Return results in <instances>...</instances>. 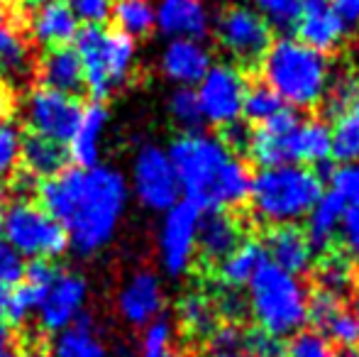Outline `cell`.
<instances>
[{"mask_svg": "<svg viewBox=\"0 0 359 357\" xmlns=\"http://www.w3.org/2000/svg\"><path fill=\"white\" fill-rule=\"evenodd\" d=\"M39 198L42 208L59 220L76 252L93 255L118 233L128 206V181L113 167H74L44 179Z\"/></svg>", "mask_w": 359, "mask_h": 357, "instance_id": "obj_1", "label": "cell"}, {"mask_svg": "<svg viewBox=\"0 0 359 357\" xmlns=\"http://www.w3.org/2000/svg\"><path fill=\"white\" fill-rule=\"evenodd\" d=\"M179 189L198 210H230L250 201L252 174L215 135L184 133L166 149Z\"/></svg>", "mask_w": 359, "mask_h": 357, "instance_id": "obj_2", "label": "cell"}, {"mask_svg": "<svg viewBox=\"0 0 359 357\" xmlns=\"http://www.w3.org/2000/svg\"><path fill=\"white\" fill-rule=\"evenodd\" d=\"M262 81L279 93L288 108H316L330 86L327 57L306 47L298 39L281 37L271 42L259 64Z\"/></svg>", "mask_w": 359, "mask_h": 357, "instance_id": "obj_3", "label": "cell"}, {"mask_svg": "<svg viewBox=\"0 0 359 357\" xmlns=\"http://www.w3.org/2000/svg\"><path fill=\"white\" fill-rule=\"evenodd\" d=\"M323 196V179L306 164H279L252 177L250 203L257 220L266 225H293L303 220Z\"/></svg>", "mask_w": 359, "mask_h": 357, "instance_id": "obj_4", "label": "cell"}, {"mask_svg": "<svg viewBox=\"0 0 359 357\" xmlns=\"http://www.w3.org/2000/svg\"><path fill=\"white\" fill-rule=\"evenodd\" d=\"M247 309L257 328L276 338H291L308 323V286L301 276L264 262L247 284Z\"/></svg>", "mask_w": 359, "mask_h": 357, "instance_id": "obj_5", "label": "cell"}, {"mask_svg": "<svg viewBox=\"0 0 359 357\" xmlns=\"http://www.w3.org/2000/svg\"><path fill=\"white\" fill-rule=\"evenodd\" d=\"M83 69V86L93 100L108 98L130 79L135 67V39L103 25L79 27L74 37Z\"/></svg>", "mask_w": 359, "mask_h": 357, "instance_id": "obj_6", "label": "cell"}, {"mask_svg": "<svg viewBox=\"0 0 359 357\" xmlns=\"http://www.w3.org/2000/svg\"><path fill=\"white\" fill-rule=\"evenodd\" d=\"M0 228H3V238L22 257H29L32 262L34 260L49 262V260L64 255L69 248V238L59 220L52 213H47L42 206L27 198L13 201L3 210Z\"/></svg>", "mask_w": 359, "mask_h": 357, "instance_id": "obj_7", "label": "cell"}, {"mask_svg": "<svg viewBox=\"0 0 359 357\" xmlns=\"http://www.w3.org/2000/svg\"><path fill=\"white\" fill-rule=\"evenodd\" d=\"M198 223L201 210L189 201H179L169 210H164L156 248H159L161 269L174 279L184 276L194 267L196 252H198Z\"/></svg>", "mask_w": 359, "mask_h": 357, "instance_id": "obj_8", "label": "cell"}, {"mask_svg": "<svg viewBox=\"0 0 359 357\" xmlns=\"http://www.w3.org/2000/svg\"><path fill=\"white\" fill-rule=\"evenodd\" d=\"M247 90V76L235 64H215L198 81V105L203 123L227 128L242 118V100Z\"/></svg>", "mask_w": 359, "mask_h": 357, "instance_id": "obj_9", "label": "cell"}, {"mask_svg": "<svg viewBox=\"0 0 359 357\" xmlns=\"http://www.w3.org/2000/svg\"><path fill=\"white\" fill-rule=\"evenodd\" d=\"M81 108L83 105L76 100V95L39 86L25 98L22 118L27 128L32 130V135L59 144H69L76 125H79Z\"/></svg>", "mask_w": 359, "mask_h": 357, "instance_id": "obj_10", "label": "cell"}, {"mask_svg": "<svg viewBox=\"0 0 359 357\" xmlns=\"http://www.w3.org/2000/svg\"><path fill=\"white\" fill-rule=\"evenodd\" d=\"M217 39L237 64L255 69L271 47V25L247 8H227L217 20Z\"/></svg>", "mask_w": 359, "mask_h": 357, "instance_id": "obj_11", "label": "cell"}, {"mask_svg": "<svg viewBox=\"0 0 359 357\" xmlns=\"http://www.w3.org/2000/svg\"><path fill=\"white\" fill-rule=\"evenodd\" d=\"M133 191L140 203L159 213L179 203V179L166 149L156 144H147L140 149L133 164Z\"/></svg>", "mask_w": 359, "mask_h": 357, "instance_id": "obj_12", "label": "cell"}, {"mask_svg": "<svg viewBox=\"0 0 359 357\" xmlns=\"http://www.w3.org/2000/svg\"><path fill=\"white\" fill-rule=\"evenodd\" d=\"M88 284L83 276L74 271H57L49 286L44 289L37 306V321L44 333L57 335L59 330L74 325L83 316Z\"/></svg>", "mask_w": 359, "mask_h": 357, "instance_id": "obj_13", "label": "cell"}, {"mask_svg": "<svg viewBox=\"0 0 359 357\" xmlns=\"http://www.w3.org/2000/svg\"><path fill=\"white\" fill-rule=\"evenodd\" d=\"M301 120L293 108H286L276 113L271 120L262 123L250 137V157L262 169L279 167V164H301L298 162V130Z\"/></svg>", "mask_w": 359, "mask_h": 357, "instance_id": "obj_14", "label": "cell"}, {"mask_svg": "<svg viewBox=\"0 0 359 357\" xmlns=\"http://www.w3.org/2000/svg\"><path fill=\"white\" fill-rule=\"evenodd\" d=\"M164 309V289L154 271H135L123 284L118 294V311L130 325L144 328L161 316Z\"/></svg>", "mask_w": 359, "mask_h": 357, "instance_id": "obj_15", "label": "cell"}, {"mask_svg": "<svg viewBox=\"0 0 359 357\" xmlns=\"http://www.w3.org/2000/svg\"><path fill=\"white\" fill-rule=\"evenodd\" d=\"M266 262L276 264L288 274H308L316 260V250L311 248L306 233L296 225H276L269 230L264 243Z\"/></svg>", "mask_w": 359, "mask_h": 357, "instance_id": "obj_16", "label": "cell"}, {"mask_svg": "<svg viewBox=\"0 0 359 357\" xmlns=\"http://www.w3.org/2000/svg\"><path fill=\"white\" fill-rule=\"evenodd\" d=\"M27 29L34 42L47 49L69 47V42H74L76 32H79V20L67 5V0H52V3L34 8V13L29 15Z\"/></svg>", "mask_w": 359, "mask_h": 357, "instance_id": "obj_17", "label": "cell"}, {"mask_svg": "<svg viewBox=\"0 0 359 357\" xmlns=\"http://www.w3.org/2000/svg\"><path fill=\"white\" fill-rule=\"evenodd\" d=\"M213 67L210 52L196 39H174L161 54V72L179 86H194Z\"/></svg>", "mask_w": 359, "mask_h": 357, "instance_id": "obj_18", "label": "cell"}, {"mask_svg": "<svg viewBox=\"0 0 359 357\" xmlns=\"http://www.w3.org/2000/svg\"><path fill=\"white\" fill-rule=\"evenodd\" d=\"M154 15L161 32L176 39L201 42L208 34V13L203 0H161Z\"/></svg>", "mask_w": 359, "mask_h": 357, "instance_id": "obj_19", "label": "cell"}, {"mask_svg": "<svg viewBox=\"0 0 359 357\" xmlns=\"http://www.w3.org/2000/svg\"><path fill=\"white\" fill-rule=\"evenodd\" d=\"M37 81L42 83V88L59 90L67 95H76L79 90H83V69H81V59L76 49H47L37 62Z\"/></svg>", "mask_w": 359, "mask_h": 357, "instance_id": "obj_20", "label": "cell"}, {"mask_svg": "<svg viewBox=\"0 0 359 357\" xmlns=\"http://www.w3.org/2000/svg\"><path fill=\"white\" fill-rule=\"evenodd\" d=\"M105 125H108V108L100 100H90L81 108V118L69 140V154L79 162V167H93L100 157Z\"/></svg>", "mask_w": 359, "mask_h": 357, "instance_id": "obj_21", "label": "cell"}, {"mask_svg": "<svg viewBox=\"0 0 359 357\" xmlns=\"http://www.w3.org/2000/svg\"><path fill=\"white\" fill-rule=\"evenodd\" d=\"M242 243V228L230 213L213 210L198 223V252L208 262L225 260Z\"/></svg>", "mask_w": 359, "mask_h": 357, "instance_id": "obj_22", "label": "cell"}, {"mask_svg": "<svg viewBox=\"0 0 359 357\" xmlns=\"http://www.w3.org/2000/svg\"><path fill=\"white\" fill-rule=\"evenodd\" d=\"M347 206L337 198L335 194H323L318 198V203L311 208V213L306 215V238L311 243V248L316 252H325L330 250V245L335 243L337 233H340L342 215H345Z\"/></svg>", "mask_w": 359, "mask_h": 357, "instance_id": "obj_23", "label": "cell"}, {"mask_svg": "<svg viewBox=\"0 0 359 357\" xmlns=\"http://www.w3.org/2000/svg\"><path fill=\"white\" fill-rule=\"evenodd\" d=\"M266 262L264 245L247 240L240 243L225 260L217 262V279H220L222 289H245L250 284V279L257 274V269Z\"/></svg>", "mask_w": 359, "mask_h": 357, "instance_id": "obj_24", "label": "cell"}, {"mask_svg": "<svg viewBox=\"0 0 359 357\" xmlns=\"http://www.w3.org/2000/svg\"><path fill=\"white\" fill-rule=\"evenodd\" d=\"M293 32H296L298 42L320 54L335 52L342 39L347 37L330 8L318 10V13H303L301 20L296 22V27H293Z\"/></svg>", "mask_w": 359, "mask_h": 357, "instance_id": "obj_25", "label": "cell"}, {"mask_svg": "<svg viewBox=\"0 0 359 357\" xmlns=\"http://www.w3.org/2000/svg\"><path fill=\"white\" fill-rule=\"evenodd\" d=\"M20 162L25 164L29 177L52 179L67 169L69 152L64 144L29 135L27 140H22V147H20Z\"/></svg>", "mask_w": 359, "mask_h": 357, "instance_id": "obj_26", "label": "cell"}, {"mask_svg": "<svg viewBox=\"0 0 359 357\" xmlns=\"http://www.w3.org/2000/svg\"><path fill=\"white\" fill-rule=\"evenodd\" d=\"M108 345L88 318H79L52 340V357H108Z\"/></svg>", "mask_w": 359, "mask_h": 357, "instance_id": "obj_27", "label": "cell"}, {"mask_svg": "<svg viewBox=\"0 0 359 357\" xmlns=\"http://www.w3.org/2000/svg\"><path fill=\"white\" fill-rule=\"evenodd\" d=\"M32 69V54L22 34L0 15V74L5 79H22Z\"/></svg>", "mask_w": 359, "mask_h": 357, "instance_id": "obj_28", "label": "cell"}, {"mask_svg": "<svg viewBox=\"0 0 359 357\" xmlns=\"http://www.w3.org/2000/svg\"><path fill=\"white\" fill-rule=\"evenodd\" d=\"M217 311L210 296L194 291L179 301V321L184 330L194 338H210L217 328Z\"/></svg>", "mask_w": 359, "mask_h": 357, "instance_id": "obj_29", "label": "cell"}, {"mask_svg": "<svg viewBox=\"0 0 359 357\" xmlns=\"http://www.w3.org/2000/svg\"><path fill=\"white\" fill-rule=\"evenodd\" d=\"M335 125L330 130L332 157L342 162L359 159V98L352 100L340 115H335Z\"/></svg>", "mask_w": 359, "mask_h": 357, "instance_id": "obj_30", "label": "cell"}, {"mask_svg": "<svg viewBox=\"0 0 359 357\" xmlns=\"http://www.w3.org/2000/svg\"><path fill=\"white\" fill-rule=\"evenodd\" d=\"M355 264L347 255L340 252H327L325 257H320L316 267V281L318 289L330 291V294L345 299L350 294V289L355 286Z\"/></svg>", "mask_w": 359, "mask_h": 357, "instance_id": "obj_31", "label": "cell"}, {"mask_svg": "<svg viewBox=\"0 0 359 357\" xmlns=\"http://www.w3.org/2000/svg\"><path fill=\"white\" fill-rule=\"evenodd\" d=\"M298 154H301V164H323L332 154V140L330 128L325 120H301V130H298Z\"/></svg>", "mask_w": 359, "mask_h": 357, "instance_id": "obj_32", "label": "cell"}, {"mask_svg": "<svg viewBox=\"0 0 359 357\" xmlns=\"http://www.w3.org/2000/svg\"><path fill=\"white\" fill-rule=\"evenodd\" d=\"M110 15H113L120 32H125L133 39L151 32V27L156 25V15L149 0H118Z\"/></svg>", "mask_w": 359, "mask_h": 357, "instance_id": "obj_33", "label": "cell"}, {"mask_svg": "<svg viewBox=\"0 0 359 357\" xmlns=\"http://www.w3.org/2000/svg\"><path fill=\"white\" fill-rule=\"evenodd\" d=\"M286 108V103L279 98L271 86H266L264 81H255V83H247L245 90V100H242V115H245L250 123H266L271 120L276 113Z\"/></svg>", "mask_w": 359, "mask_h": 357, "instance_id": "obj_34", "label": "cell"}, {"mask_svg": "<svg viewBox=\"0 0 359 357\" xmlns=\"http://www.w3.org/2000/svg\"><path fill=\"white\" fill-rule=\"evenodd\" d=\"M169 113H171V118H174V123L179 125L184 133H198L201 125H203V113H201L198 95L189 86H181L171 93Z\"/></svg>", "mask_w": 359, "mask_h": 357, "instance_id": "obj_35", "label": "cell"}, {"mask_svg": "<svg viewBox=\"0 0 359 357\" xmlns=\"http://www.w3.org/2000/svg\"><path fill=\"white\" fill-rule=\"evenodd\" d=\"M174 353V323L169 318H154L142 328L140 357H169Z\"/></svg>", "mask_w": 359, "mask_h": 357, "instance_id": "obj_36", "label": "cell"}, {"mask_svg": "<svg viewBox=\"0 0 359 357\" xmlns=\"http://www.w3.org/2000/svg\"><path fill=\"white\" fill-rule=\"evenodd\" d=\"M330 194H335L347 208H359V159L342 162L340 167L330 169Z\"/></svg>", "mask_w": 359, "mask_h": 357, "instance_id": "obj_37", "label": "cell"}, {"mask_svg": "<svg viewBox=\"0 0 359 357\" xmlns=\"http://www.w3.org/2000/svg\"><path fill=\"white\" fill-rule=\"evenodd\" d=\"M318 333H323L330 343L340 345V348H345V350H352L359 343V325H357L355 316H352V311H347V309L337 311Z\"/></svg>", "mask_w": 359, "mask_h": 357, "instance_id": "obj_38", "label": "cell"}, {"mask_svg": "<svg viewBox=\"0 0 359 357\" xmlns=\"http://www.w3.org/2000/svg\"><path fill=\"white\" fill-rule=\"evenodd\" d=\"M284 357H335L332 343L318 330H298L291 335Z\"/></svg>", "mask_w": 359, "mask_h": 357, "instance_id": "obj_39", "label": "cell"}, {"mask_svg": "<svg viewBox=\"0 0 359 357\" xmlns=\"http://www.w3.org/2000/svg\"><path fill=\"white\" fill-rule=\"evenodd\" d=\"M257 3L262 13L269 18V22L284 32L296 27L303 15V0H257Z\"/></svg>", "mask_w": 359, "mask_h": 357, "instance_id": "obj_40", "label": "cell"}, {"mask_svg": "<svg viewBox=\"0 0 359 357\" xmlns=\"http://www.w3.org/2000/svg\"><path fill=\"white\" fill-rule=\"evenodd\" d=\"M20 147H22V137H20L18 128L8 123L0 125V181L15 172L20 162Z\"/></svg>", "mask_w": 359, "mask_h": 357, "instance_id": "obj_41", "label": "cell"}, {"mask_svg": "<svg viewBox=\"0 0 359 357\" xmlns=\"http://www.w3.org/2000/svg\"><path fill=\"white\" fill-rule=\"evenodd\" d=\"M242 348L252 357H284L286 343L276 335H269L264 330L255 328L250 333H242Z\"/></svg>", "mask_w": 359, "mask_h": 357, "instance_id": "obj_42", "label": "cell"}, {"mask_svg": "<svg viewBox=\"0 0 359 357\" xmlns=\"http://www.w3.org/2000/svg\"><path fill=\"white\" fill-rule=\"evenodd\" d=\"M25 269H27L25 257L0 235V286L8 289V286L20 284L25 276Z\"/></svg>", "mask_w": 359, "mask_h": 357, "instance_id": "obj_43", "label": "cell"}, {"mask_svg": "<svg viewBox=\"0 0 359 357\" xmlns=\"http://www.w3.org/2000/svg\"><path fill=\"white\" fill-rule=\"evenodd\" d=\"M342 309H345V304H342L340 296L318 289L316 294H311V299H308V321H313L318 328H323V325Z\"/></svg>", "mask_w": 359, "mask_h": 357, "instance_id": "obj_44", "label": "cell"}, {"mask_svg": "<svg viewBox=\"0 0 359 357\" xmlns=\"http://www.w3.org/2000/svg\"><path fill=\"white\" fill-rule=\"evenodd\" d=\"M67 5L86 25H103L113 10V0H67Z\"/></svg>", "mask_w": 359, "mask_h": 357, "instance_id": "obj_45", "label": "cell"}, {"mask_svg": "<svg viewBox=\"0 0 359 357\" xmlns=\"http://www.w3.org/2000/svg\"><path fill=\"white\" fill-rule=\"evenodd\" d=\"M340 240L345 245V255L352 260V264H359V208H347L342 215Z\"/></svg>", "mask_w": 359, "mask_h": 357, "instance_id": "obj_46", "label": "cell"}, {"mask_svg": "<svg viewBox=\"0 0 359 357\" xmlns=\"http://www.w3.org/2000/svg\"><path fill=\"white\" fill-rule=\"evenodd\" d=\"M213 304H215L217 316H225L230 323L240 321L242 316L247 314V301L242 299L235 289H220V294H217V299L213 301Z\"/></svg>", "mask_w": 359, "mask_h": 357, "instance_id": "obj_47", "label": "cell"}, {"mask_svg": "<svg viewBox=\"0 0 359 357\" xmlns=\"http://www.w3.org/2000/svg\"><path fill=\"white\" fill-rule=\"evenodd\" d=\"M330 10L337 18V22L342 25L345 34L359 29V0H332Z\"/></svg>", "mask_w": 359, "mask_h": 357, "instance_id": "obj_48", "label": "cell"}, {"mask_svg": "<svg viewBox=\"0 0 359 357\" xmlns=\"http://www.w3.org/2000/svg\"><path fill=\"white\" fill-rule=\"evenodd\" d=\"M250 137L252 133L247 130L245 123H232L227 125V128H222V142L227 144V149L230 152H247V147H250Z\"/></svg>", "mask_w": 359, "mask_h": 357, "instance_id": "obj_49", "label": "cell"}, {"mask_svg": "<svg viewBox=\"0 0 359 357\" xmlns=\"http://www.w3.org/2000/svg\"><path fill=\"white\" fill-rule=\"evenodd\" d=\"M0 357H25L18 345H15L13 335L5 328V323H0Z\"/></svg>", "mask_w": 359, "mask_h": 357, "instance_id": "obj_50", "label": "cell"}, {"mask_svg": "<svg viewBox=\"0 0 359 357\" xmlns=\"http://www.w3.org/2000/svg\"><path fill=\"white\" fill-rule=\"evenodd\" d=\"M10 113H13V95H10V90L0 83V125L10 118Z\"/></svg>", "mask_w": 359, "mask_h": 357, "instance_id": "obj_51", "label": "cell"}, {"mask_svg": "<svg viewBox=\"0 0 359 357\" xmlns=\"http://www.w3.org/2000/svg\"><path fill=\"white\" fill-rule=\"evenodd\" d=\"M332 0H303V13H318V10H327Z\"/></svg>", "mask_w": 359, "mask_h": 357, "instance_id": "obj_52", "label": "cell"}, {"mask_svg": "<svg viewBox=\"0 0 359 357\" xmlns=\"http://www.w3.org/2000/svg\"><path fill=\"white\" fill-rule=\"evenodd\" d=\"M208 357H252L245 348H232V350H210Z\"/></svg>", "mask_w": 359, "mask_h": 357, "instance_id": "obj_53", "label": "cell"}, {"mask_svg": "<svg viewBox=\"0 0 359 357\" xmlns=\"http://www.w3.org/2000/svg\"><path fill=\"white\" fill-rule=\"evenodd\" d=\"M5 304H8V289L0 286V323L5 321Z\"/></svg>", "mask_w": 359, "mask_h": 357, "instance_id": "obj_54", "label": "cell"}, {"mask_svg": "<svg viewBox=\"0 0 359 357\" xmlns=\"http://www.w3.org/2000/svg\"><path fill=\"white\" fill-rule=\"evenodd\" d=\"M108 357H135V353L130 348H125V345H120V348H115L113 353H108Z\"/></svg>", "mask_w": 359, "mask_h": 357, "instance_id": "obj_55", "label": "cell"}, {"mask_svg": "<svg viewBox=\"0 0 359 357\" xmlns=\"http://www.w3.org/2000/svg\"><path fill=\"white\" fill-rule=\"evenodd\" d=\"M22 5H27V8H39V5L44 3H52V0H20Z\"/></svg>", "mask_w": 359, "mask_h": 357, "instance_id": "obj_56", "label": "cell"}, {"mask_svg": "<svg viewBox=\"0 0 359 357\" xmlns=\"http://www.w3.org/2000/svg\"><path fill=\"white\" fill-rule=\"evenodd\" d=\"M352 316H355L357 325H359V291H357V299H355V311H352Z\"/></svg>", "mask_w": 359, "mask_h": 357, "instance_id": "obj_57", "label": "cell"}, {"mask_svg": "<svg viewBox=\"0 0 359 357\" xmlns=\"http://www.w3.org/2000/svg\"><path fill=\"white\" fill-rule=\"evenodd\" d=\"M3 189H0V220H3Z\"/></svg>", "mask_w": 359, "mask_h": 357, "instance_id": "obj_58", "label": "cell"}, {"mask_svg": "<svg viewBox=\"0 0 359 357\" xmlns=\"http://www.w3.org/2000/svg\"><path fill=\"white\" fill-rule=\"evenodd\" d=\"M345 357H359V350H350V353H347Z\"/></svg>", "mask_w": 359, "mask_h": 357, "instance_id": "obj_59", "label": "cell"}, {"mask_svg": "<svg viewBox=\"0 0 359 357\" xmlns=\"http://www.w3.org/2000/svg\"><path fill=\"white\" fill-rule=\"evenodd\" d=\"M169 357H186V355H184V353H171Z\"/></svg>", "mask_w": 359, "mask_h": 357, "instance_id": "obj_60", "label": "cell"}, {"mask_svg": "<svg viewBox=\"0 0 359 357\" xmlns=\"http://www.w3.org/2000/svg\"><path fill=\"white\" fill-rule=\"evenodd\" d=\"M0 3H3V0H0ZM0 15H3V13H0Z\"/></svg>", "mask_w": 359, "mask_h": 357, "instance_id": "obj_61", "label": "cell"}]
</instances>
